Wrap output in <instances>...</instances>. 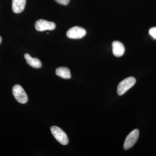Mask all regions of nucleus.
<instances>
[{"label":"nucleus","instance_id":"ddd939ff","mask_svg":"<svg viewBox=\"0 0 156 156\" xmlns=\"http://www.w3.org/2000/svg\"><path fill=\"white\" fill-rule=\"evenodd\" d=\"M2 37L0 36V44H1V43H2Z\"/></svg>","mask_w":156,"mask_h":156},{"label":"nucleus","instance_id":"9d476101","mask_svg":"<svg viewBox=\"0 0 156 156\" xmlns=\"http://www.w3.org/2000/svg\"><path fill=\"white\" fill-rule=\"evenodd\" d=\"M56 75L64 79H70V72L69 69L66 67H60L56 69Z\"/></svg>","mask_w":156,"mask_h":156},{"label":"nucleus","instance_id":"1a4fd4ad","mask_svg":"<svg viewBox=\"0 0 156 156\" xmlns=\"http://www.w3.org/2000/svg\"><path fill=\"white\" fill-rule=\"evenodd\" d=\"M24 56L29 65L35 69H38L41 67V62L37 58H32L28 53L25 54Z\"/></svg>","mask_w":156,"mask_h":156},{"label":"nucleus","instance_id":"f8f14e48","mask_svg":"<svg viewBox=\"0 0 156 156\" xmlns=\"http://www.w3.org/2000/svg\"><path fill=\"white\" fill-rule=\"evenodd\" d=\"M55 1L56 2L60 4V5H66L69 3L70 0H55Z\"/></svg>","mask_w":156,"mask_h":156},{"label":"nucleus","instance_id":"39448f33","mask_svg":"<svg viewBox=\"0 0 156 156\" xmlns=\"http://www.w3.org/2000/svg\"><path fill=\"white\" fill-rule=\"evenodd\" d=\"M86 34L87 32L85 29L80 27L75 26L69 29L66 32V36L71 39H81Z\"/></svg>","mask_w":156,"mask_h":156},{"label":"nucleus","instance_id":"6e6552de","mask_svg":"<svg viewBox=\"0 0 156 156\" xmlns=\"http://www.w3.org/2000/svg\"><path fill=\"white\" fill-rule=\"evenodd\" d=\"M26 0H12V9L16 14L21 13L25 8Z\"/></svg>","mask_w":156,"mask_h":156},{"label":"nucleus","instance_id":"7ed1b4c3","mask_svg":"<svg viewBox=\"0 0 156 156\" xmlns=\"http://www.w3.org/2000/svg\"><path fill=\"white\" fill-rule=\"evenodd\" d=\"M12 93L16 100L21 104H25L28 101V97L24 89L20 85H15L12 89Z\"/></svg>","mask_w":156,"mask_h":156},{"label":"nucleus","instance_id":"f257e3e1","mask_svg":"<svg viewBox=\"0 0 156 156\" xmlns=\"http://www.w3.org/2000/svg\"><path fill=\"white\" fill-rule=\"evenodd\" d=\"M136 82V79L133 77H129L121 81L117 88L118 94L119 95H124L127 91L134 86Z\"/></svg>","mask_w":156,"mask_h":156},{"label":"nucleus","instance_id":"20e7f679","mask_svg":"<svg viewBox=\"0 0 156 156\" xmlns=\"http://www.w3.org/2000/svg\"><path fill=\"white\" fill-rule=\"evenodd\" d=\"M139 136V131L138 129H134L131 131L125 140L124 143V148L125 150L129 149L133 147L137 141Z\"/></svg>","mask_w":156,"mask_h":156},{"label":"nucleus","instance_id":"f03ea898","mask_svg":"<svg viewBox=\"0 0 156 156\" xmlns=\"http://www.w3.org/2000/svg\"><path fill=\"white\" fill-rule=\"evenodd\" d=\"M51 133L56 140L63 145H67L69 143L67 135L62 129L56 126H53L50 128Z\"/></svg>","mask_w":156,"mask_h":156},{"label":"nucleus","instance_id":"9b49d317","mask_svg":"<svg viewBox=\"0 0 156 156\" xmlns=\"http://www.w3.org/2000/svg\"><path fill=\"white\" fill-rule=\"evenodd\" d=\"M149 33L154 39L156 40V27L151 28L149 31Z\"/></svg>","mask_w":156,"mask_h":156},{"label":"nucleus","instance_id":"423d86ee","mask_svg":"<svg viewBox=\"0 0 156 156\" xmlns=\"http://www.w3.org/2000/svg\"><path fill=\"white\" fill-rule=\"evenodd\" d=\"M35 27L38 31H43L46 30H52L56 28V24L53 22L47 21L45 20L40 19L36 22Z\"/></svg>","mask_w":156,"mask_h":156},{"label":"nucleus","instance_id":"0eeeda50","mask_svg":"<svg viewBox=\"0 0 156 156\" xmlns=\"http://www.w3.org/2000/svg\"><path fill=\"white\" fill-rule=\"evenodd\" d=\"M112 52L116 57H119L122 56L125 51V48L122 43L119 41H115L113 42Z\"/></svg>","mask_w":156,"mask_h":156}]
</instances>
